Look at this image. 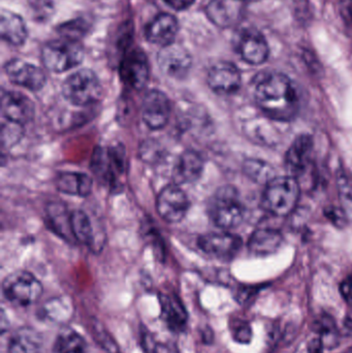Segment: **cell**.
<instances>
[{"mask_svg": "<svg viewBox=\"0 0 352 353\" xmlns=\"http://www.w3.org/2000/svg\"><path fill=\"white\" fill-rule=\"evenodd\" d=\"M256 105L272 119L287 121L299 111V95L293 81L280 72L260 74L256 81Z\"/></svg>", "mask_w": 352, "mask_h": 353, "instance_id": "obj_1", "label": "cell"}, {"mask_svg": "<svg viewBox=\"0 0 352 353\" xmlns=\"http://www.w3.org/2000/svg\"><path fill=\"white\" fill-rule=\"evenodd\" d=\"M300 184L293 176H276L266 185L262 205L266 211L278 217L293 213L299 203Z\"/></svg>", "mask_w": 352, "mask_h": 353, "instance_id": "obj_2", "label": "cell"}, {"mask_svg": "<svg viewBox=\"0 0 352 353\" xmlns=\"http://www.w3.org/2000/svg\"><path fill=\"white\" fill-rule=\"evenodd\" d=\"M209 215L215 225L233 230L243 222L245 210L233 186H223L215 192L209 203Z\"/></svg>", "mask_w": 352, "mask_h": 353, "instance_id": "obj_3", "label": "cell"}, {"mask_svg": "<svg viewBox=\"0 0 352 353\" xmlns=\"http://www.w3.org/2000/svg\"><path fill=\"white\" fill-rule=\"evenodd\" d=\"M84 59L82 43L76 39L62 37L49 41L41 49V62L47 70L64 72L78 66Z\"/></svg>", "mask_w": 352, "mask_h": 353, "instance_id": "obj_4", "label": "cell"}, {"mask_svg": "<svg viewBox=\"0 0 352 353\" xmlns=\"http://www.w3.org/2000/svg\"><path fill=\"white\" fill-rule=\"evenodd\" d=\"M62 94L66 101L79 107L93 105L101 99L103 87L93 70H78L70 74L62 84Z\"/></svg>", "mask_w": 352, "mask_h": 353, "instance_id": "obj_5", "label": "cell"}, {"mask_svg": "<svg viewBox=\"0 0 352 353\" xmlns=\"http://www.w3.org/2000/svg\"><path fill=\"white\" fill-rule=\"evenodd\" d=\"M2 294L14 306H30L41 298L43 285L29 272L16 271L6 276L2 282Z\"/></svg>", "mask_w": 352, "mask_h": 353, "instance_id": "obj_6", "label": "cell"}, {"mask_svg": "<svg viewBox=\"0 0 352 353\" xmlns=\"http://www.w3.org/2000/svg\"><path fill=\"white\" fill-rule=\"evenodd\" d=\"M91 170L101 182L114 185L123 173V152L119 149L97 147L91 157Z\"/></svg>", "mask_w": 352, "mask_h": 353, "instance_id": "obj_7", "label": "cell"}, {"mask_svg": "<svg viewBox=\"0 0 352 353\" xmlns=\"http://www.w3.org/2000/svg\"><path fill=\"white\" fill-rule=\"evenodd\" d=\"M189 199L179 185L165 187L156 199V210L161 218L169 223L181 221L189 209Z\"/></svg>", "mask_w": 352, "mask_h": 353, "instance_id": "obj_8", "label": "cell"}, {"mask_svg": "<svg viewBox=\"0 0 352 353\" xmlns=\"http://www.w3.org/2000/svg\"><path fill=\"white\" fill-rule=\"evenodd\" d=\"M172 105L167 95L161 90L148 91L143 99V121L150 130H158L169 123L171 117Z\"/></svg>", "mask_w": 352, "mask_h": 353, "instance_id": "obj_9", "label": "cell"}, {"mask_svg": "<svg viewBox=\"0 0 352 353\" xmlns=\"http://www.w3.org/2000/svg\"><path fill=\"white\" fill-rule=\"evenodd\" d=\"M157 63L165 76L182 80L191 70L192 58L185 48L172 43L161 48L157 54Z\"/></svg>", "mask_w": 352, "mask_h": 353, "instance_id": "obj_10", "label": "cell"}, {"mask_svg": "<svg viewBox=\"0 0 352 353\" xmlns=\"http://www.w3.org/2000/svg\"><path fill=\"white\" fill-rule=\"evenodd\" d=\"M120 76L126 86L141 90L149 79V63L142 50L134 49L125 54L120 64Z\"/></svg>", "mask_w": 352, "mask_h": 353, "instance_id": "obj_11", "label": "cell"}, {"mask_svg": "<svg viewBox=\"0 0 352 353\" xmlns=\"http://www.w3.org/2000/svg\"><path fill=\"white\" fill-rule=\"evenodd\" d=\"M4 70L10 82L33 92L41 90L47 82V77L41 68L24 60H10Z\"/></svg>", "mask_w": 352, "mask_h": 353, "instance_id": "obj_12", "label": "cell"}, {"mask_svg": "<svg viewBox=\"0 0 352 353\" xmlns=\"http://www.w3.org/2000/svg\"><path fill=\"white\" fill-rule=\"evenodd\" d=\"M198 246L210 256L227 259L237 254L241 248L242 240L229 232H211L198 238Z\"/></svg>", "mask_w": 352, "mask_h": 353, "instance_id": "obj_13", "label": "cell"}, {"mask_svg": "<svg viewBox=\"0 0 352 353\" xmlns=\"http://www.w3.org/2000/svg\"><path fill=\"white\" fill-rule=\"evenodd\" d=\"M207 82L218 94H233L241 87V72L231 62H218L209 70Z\"/></svg>", "mask_w": 352, "mask_h": 353, "instance_id": "obj_14", "label": "cell"}, {"mask_svg": "<svg viewBox=\"0 0 352 353\" xmlns=\"http://www.w3.org/2000/svg\"><path fill=\"white\" fill-rule=\"evenodd\" d=\"M1 115L6 121L22 126L32 120L34 105L22 93L3 91L1 95Z\"/></svg>", "mask_w": 352, "mask_h": 353, "instance_id": "obj_15", "label": "cell"}, {"mask_svg": "<svg viewBox=\"0 0 352 353\" xmlns=\"http://www.w3.org/2000/svg\"><path fill=\"white\" fill-rule=\"evenodd\" d=\"M244 0H211L206 6L209 20L221 28L235 26L243 19L245 12Z\"/></svg>", "mask_w": 352, "mask_h": 353, "instance_id": "obj_16", "label": "cell"}, {"mask_svg": "<svg viewBox=\"0 0 352 353\" xmlns=\"http://www.w3.org/2000/svg\"><path fill=\"white\" fill-rule=\"evenodd\" d=\"M238 51L242 59L251 65H260L268 60L270 49L262 33L247 30L240 37Z\"/></svg>", "mask_w": 352, "mask_h": 353, "instance_id": "obj_17", "label": "cell"}, {"mask_svg": "<svg viewBox=\"0 0 352 353\" xmlns=\"http://www.w3.org/2000/svg\"><path fill=\"white\" fill-rule=\"evenodd\" d=\"M179 31V22L171 14H159L147 25L145 35L147 41L165 47L172 45Z\"/></svg>", "mask_w": 352, "mask_h": 353, "instance_id": "obj_18", "label": "cell"}, {"mask_svg": "<svg viewBox=\"0 0 352 353\" xmlns=\"http://www.w3.org/2000/svg\"><path fill=\"white\" fill-rule=\"evenodd\" d=\"M312 150L313 141L309 134H301L296 139L285 157V165L289 175L297 179L304 174L310 165Z\"/></svg>", "mask_w": 352, "mask_h": 353, "instance_id": "obj_19", "label": "cell"}, {"mask_svg": "<svg viewBox=\"0 0 352 353\" xmlns=\"http://www.w3.org/2000/svg\"><path fill=\"white\" fill-rule=\"evenodd\" d=\"M205 163L202 155L194 150L185 151L174 168L175 184H190L202 176Z\"/></svg>", "mask_w": 352, "mask_h": 353, "instance_id": "obj_20", "label": "cell"}, {"mask_svg": "<svg viewBox=\"0 0 352 353\" xmlns=\"http://www.w3.org/2000/svg\"><path fill=\"white\" fill-rule=\"evenodd\" d=\"M1 39L10 45L19 47L24 45L28 35L26 24L22 17L8 10H2L0 14Z\"/></svg>", "mask_w": 352, "mask_h": 353, "instance_id": "obj_21", "label": "cell"}, {"mask_svg": "<svg viewBox=\"0 0 352 353\" xmlns=\"http://www.w3.org/2000/svg\"><path fill=\"white\" fill-rule=\"evenodd\" d=\"M161 311L165 323L169 330L182 332L187 325L188 315L181 301L176 296L161 294Z\"/></svg>", "mask_w": 352, "mask_h": 353, "instance_id": "obj_22", "label": "cell"}, {"mask_svg": "<svg viewBox=\"0 0 352 353\" xmlns=\"http://www.w3.org/2000/svg\"><path fill=\"white\" fill-rule=\"evenodd\" d=\"M56 187L60 192L76 196H88L92 190V179L78 172H63L56 179Z\"/></svg>", "mask_w": 352, "mask_h": 353, "instance_id": "obj_23", "label": "cell"}, {"mask_svg": "<svg viewBox=\"0 0 352 353\" xmlns=\"http://www.w3.org/2000/svg\"><path fill=\"white\" fill-rule=\"evenodd\" d=\"M283 236L280 232L272 228H260L250 236L248 247L251 252L258 255H268L278 250L282 245Z\"/></svg>", "mask_w": 352, "mask_h": 353, "instance_id": "obj_24", "label": "cell"}, {"mask_svg": "<svg viewBox=\"0 0 352 353\" xmlns=\"http://www.w3.org/2000/svg\"><path fill=\"white\" fill-rule=\"evenodd\" d=\"M41 336L31 327H21L10 336L8 353H41Z\"/></svg>", "mask_w": 352, "mask_h": 353, "instance_id": "obj_25", "label": "cell"}, {"mask_svg": "<svg viewBox=\"0 0 352 353\" xmlns=\"http://www.w3.org/2000/svg\"><path fill=\"white\" fill-rule=\"evenodd\" d=\"M47 214L50 224L55 230L56 234H59L65 240L74 238L72 225H70V215H68L63 205L57 203H50L47 209Z\"/></svg>", "mask_w": 352, "mask_h": 353, "instance_id": "obj_26", "label": "cell"}, {"mask_svg": "<svg viewBox=\"0 0 352 353\" xmlns=\"http://www.w3.org/2000/svg\"><path fill=\"white\" fill-rule=\"evenodd\" d=\"M55 353H87L84 338L74 330L65 329L57 336L54 344Z\"/></svg>", "mask_w": 352, "mask_h": 353, "instance_id": "obj_27", "label": "cell"}, {"mask_svg": "<svg viewBox=\"0 0 352 353\" xmlns=\"http://www.w3.org/2000/svg\"><path fill=\"white\" fill-rule=\"evenodd\" d=\"M70 225L74 240L85 245L93 242V228L90 218L82 210H76L70 214Z\"/></svg>", "mask_w": 352, "mask_h": 353, "instance_id": "obj_28", "label": "cell"}, {"mask_svg": "<svg viewBox=\"0 0 352 353\" xmlns=\"http://www.w3.org/2000/svg\"><path fill=\"white\" fill-rule=\"evenodd\" d=\"M243 171L248 178L258 184L267 185L273 179L276 178L272 165L260 159H247L244 163Z\"/></svg>", "mask_w": 352, "mask_h": 353, "instance_id": "obj_29", "label": "cell"}, {"mask_svg": "<svg viewBox=\"0 0 352 353\" xmlns=\"http://www.w3.org/2000/svg\"><path fill=\"white\" fill-rule=\"evenodd\" d=\"M337 188L340 199L341 209L352 220V181L343 171L337 174Z\"/></svg>", "mask_w": 352, "mask_h": 353, "instance_id": "obj_30", "label": "cell"}, {"mask_svg": "<svg viewBox=\"0 0 352 353\" xmlns=\"http://www.w3.org/2000/svg\"><path fill=\"white\" fill-rule=\"evenodd\" d=\"M31 16L37 22L45 23L55 14V0H28Z\"/></svg>", "mask_w": 352, "mask_h": 353, "instance_id": "obj_31", "label": "cell"}, {"mask_svg": "<svg viewBox=\"0 0 352 353\" xmlns=\"http://www.w3.org/2000/svg\"><path fill=\"white\" fill-rule=\"evenodd\" d=\"M87 30H88L87 23L84 20H74L72 22L64 23L59 27V33L62 37L76 39V41H79Z\"/></svg>", "mask_w": 352, "mask_h": 353, "instance_id": "obj_32", "label": "cell"}, {"mask_svg": "<svg viewBox=\"0 0 352 353\" xmlns=\"http://www.w3.org/2000/svg\"><path fill=\"white\" fill-rule=\"evenodd\" d=\"M234 340L240 344H248L251 342L252 329L247 321H237L233 327Z\"/></svg>", "mask_w": 352, "mask_h": 353, "instance_id": "obj_33", "label": "cell"}, {"mask_svg": "<svg viewBox=\"0 0 352 353\" xmlns=\"http://www.w3.org/2000/svg\"><path fill=\"white\" fill-rule=\"evenodd\" d=\"M334 330H337L336 323L330 315H324L313 323V331L320 335L334 331Z\"/></svg>", "mask_w": 352, "mask_h": 353, "instance_id": "obj_34", "label": "cell"}, {"mask_svg": "<svg viewBox=\"0 0 352 353\" xmlns=\"http://www.w3.org/2000/svg\"><path fill=\"white\" fill-rule=\"evenodd\" d=\"M326 215L335 225L343 226L346 223L347 218L346 214L344 213L342 209H338V208H328L326 209Z\"/></svg>", "mask_w": 352, "mask_h": 353, "instance_id": "obj_35", "label": "cell"}, {"mask_svg": "<svg viewBox=\"0 0 352 353\" xmlns=\"http://www.w3.org/2000/svg\"><path fill=\"white\" fill-rule=\"evenodd\" d=\"M167 6H171L174 10H184L194 3L196 0H163Z\"/></svg>", "mask_w": 352, "mask_h": 353, "instance_id": "obj_36", "label": "cell"}, {"mask_svg": "<svg viewBox=\"0 0 352 353\" xmlns=\"http://www.w3.org/2000/svg\"><path fill=\"white\" fill-rule=\"evenodd\" d=\"M340 290L344 300L346 301L349 305H352V284L351 280L343 282V283L341 284Z\"/></svg>", "mask_w": 352, "mask_h": 353, "instance_id": "obj_37", "label": "cell"}, {"mask_svg": "<svg viewBox=\"0 0 352 353\" xmlns=\"http://www.w3.org/2000/svg\"><path fill=\"white\" fill-rule=\"evenodd\" d=\"M324 345H322V341L320 338L312 340L308 346V352L309 353H324Z\"/></svg>", "mask_w": 352, "mask_h": 353, "instance_id": "obj_38", "label": "cell"}, {"mask_svg": "<svg viewBox=\"0 0 352 353\" xmlns=\"http://www.w3.org/2000/svg\"><path fill=\"white\" fill-rule=\"evenodd\" d=\"M344 334L349 337H352V319H346L344 321Z\"/></svg>", "mask_w": 352, "mask_h": 353, "instance_id": "obj_39", "label": "cell"}, {"mask_svg": "<svg viewBox=\"0 0 352 353\" xmlns=\"http://www.w3.org/2000/svg\"><path fill=\"white\" fill-rule=\"evenodd\" d=\"M155 353H171V352H169L167 347H165V346H158V347H156V350H155Z\"/></svg>", "mask_w": 352, "mask_h": 353, "instance_id": "obj_40", "label": "cell"}, {"mask_svg": "<svg viewBox=\"0 0 352 353\" xmlns=\"http://www.w3.org/2000/svg\"><path fill=\"white\" fill-rule=\"evenodd\" d=\"M244 1H252V0H244Z\"/></svg>", "mask_w": 352, "mask_h": 353, "instance_id": "obj_41", "label": "cell"}, {"mask_svg": "<svg viewBox=\"0 0 352 353\" xmlns=\"http://www.w3.org/2000/svg\"><path fill=\"white\" fill-rule=\"evenodd\" d=\"M349 280H351V284H352V277H351V279H349Z\"/></svg>", "mask_w": 352, "mask_h": 353, "instance_id": "obj_42", "label": "cell"}]
</instances>
